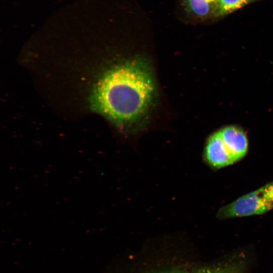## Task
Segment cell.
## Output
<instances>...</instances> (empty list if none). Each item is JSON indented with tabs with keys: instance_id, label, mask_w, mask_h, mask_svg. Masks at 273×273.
I'll use <instances>...</instances> for the list:
<instances>
[{
	"instance_id": "cell-1",
	"label": "cell",
	"mask_w": 273,
	"mask_h": 273,
	"mask_svg": "<svg viewBox=\"0 0 273 273\" xmlns=\"http://www.w3.org/2000/svg\"><path fill=\"white\" fill-rule=\"evenodd\" d=\"M161 89L153 60L143 53L118 56L95 87L94 108L117 128L123 141L136 147L162 105Z\"/></svg>"
},
{
	"instance_id": "cell-2",
	"label": "cell",
	"mask_w": 273,
	"mask_h": 273,
	"mask_svg": "<svg viewBox=\"0 0 273 273\" xmlns=\"http://www.w3.org/2000/svg\"><path fill=\"white\" fill-rule=\"evenodd\" d=\"M272 209L261 187L219 208L216 217L219 219L223 220L260 215Z\"/></svg>"
},
{
	"instance_id": "cell-3",
	"label": "cell",
	"mask_w": 273,
	"mask_h": 273,
	"mask_svg": "<svg viewBox=\"0 0 273 273\" xmlns=\"http://www.w3.org/2000/svg\"><path fill=\"white\" fill-rule=\"evenodd\" d=\"M223 147L234 163L246 154L248 143L245 132L240 128L229 126L219 130Z\"/></svg>"
},
{
	"instance_id": "cell-4",
	"label": "cell",
	"mask_w": 273,
	"mask_h": 273,
	"mask_svg": "<svg viewBox=\"0 0 273 273\" xmlns=\"http://www.w3.org/2000/svg\"><path fill=\"white\" fill-rule=\"evenodd\" d=\"M184 2L186 10L197 18L214 17V3L207 0H184Z\"/></svg>"
},
{
	"instance_id": "cell-5",
	"label": "cell",
	"mask_w": 273,
	"mask_h": 273,
	"mask_svg": "<svg viewBox=\"0 0 273 273\" xmlns=\"http://www.w3.org/2000/svg\"><path fill=\"white\" fill-rule=\"evenodd\" d=\"M259 0H218L214 2V17L224 16Z\"/></svg>"
},
{
	"instance_id": "cell-6",
	"label": "cell",
	"mask_w": 273,
	"mask_h": 273,
	"mask_svg": "<svg viewBox=\"0 0 273 273\" xmlns=\"http://www.w3.org/2000/svg\"><path fill=\"white\" fill-rule=\"evenodd\" d=\"M244 262L242 260H233L216 267L201 269L196 273H244Z\"/></svg>"
},
{
	"instance_id": "cell-7",
	"label": "cell",
	"mask_w": 273,
	"mask_h": 273,
	"mask_svg": "<svg viewBox=\"0 0 273 273\" xmlns=\"http://www.w3.org/2000/svg\"><path fill=\"white\" fill-rule=\"evenodd\" d=\"M263 187L266 196L273 206V181L266 184Z\"/></svg>"
},
{
	"instance_id": "cell-8",
	"label": "cell",
	"mask_w": 273,
	"mask_h": 273,
	"mask_svg": "<svg viewBox=\"0 0 273 273\" xmlns=\"http://www.w3.org/2000/svg\"><path fill=\"white\" fill-rule=\"evenodd\" d=\"M165 273H188V272L183 271H173L165 272Z\"/></svg>"
},
{
	"instance_id": "cell-9",
	"label": "cell",
	"mask_w": 273,
	"mask_h": 273,
	"mask_svg": "<svg viewBox=\"0 0 273 273\" xmlns=\"http://www.w3.org/2000/svg\"><path fill=\"white\" fill-rule=\"evenodd\" d=\"M207 1L211 3H214L217 1L218 0H207Z\"/></svg>"
}]
</instances>
